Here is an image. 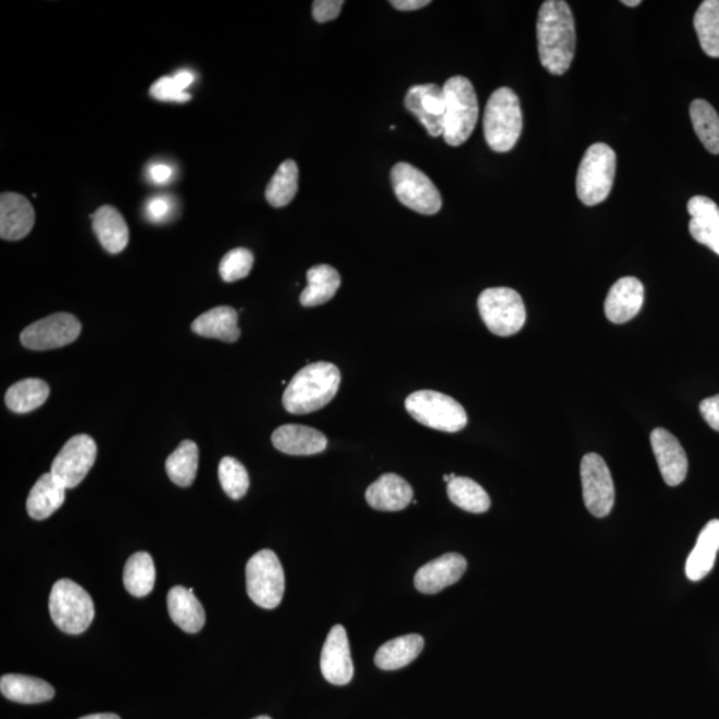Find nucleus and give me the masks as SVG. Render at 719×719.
<instances>
[{
    "label": "nucleus",
    "mask_w": 719,
    "mask_h": 719,
    "mask_svg": "<svg viewBox=\"0 0 719 719\" xmlns=\"http://www.w3.org/2000/svg\"><path fill=\"white\" fill-rule=\"evenodd\" d=\"M540 62L551 75H563L575 53V25L572 10L563 0H546L537 20Z\"/></svg>",
    "instance_id": "f257e3e1"
},
{
    "label": "nucleus",
    "mask_w": 719,
    "mask_h": 719,
    "mask_svg": "<svg viewBox=\"0 0 719 719\" xmlns=\"http://www.w3.org/2000/svg\"><path fill=\"white\" fill-rule=\"evenodd\" d=\"M342 383L338 368L320 361L297 372L284 391L283 406L293 414H308L328 406Z\"/></svg>",
    "instance_id": "f03ea898"
},
{
    "label": "nucleus",
    "mask_w": 719,
    "mask_h": 719,
    "mask_svg": "<svg viewBox=\"0 0 719 719\" xmlns=\"http://www.w3.org/2000/svg\"><path fill=\"white\" fill-rule=\"evenodd\" d=\"M445 97L444 140L451 147L463 145L479 121V100L471 80L450 77L443 87Z\"/></svg>",
    "instance_id": "7ed1b4c3"
},
{
    "label": "nucleus",
    "mask_w": 719,
    "mask_h": 719,
    "mask_svg": "<svg viewBox=\"0 0 719 719\" xmlns=\"http://www.w3.org/2000/svg\"><path fill=\"white\" fill-rule=\"evenodd\" d=\"M522 131L520 99L508 87L498 88L491 95L485 107L484 135L495 152H509L519 141Z\"/></svg>",
    "instance_id": "20e7f679"
},
{
    "label": "nucleus",
    "mask_w": 719,
    "mask_h": 719,
    "mask_svg": "<svg viewBox=\"0 0 719 719\" xmlns=\"http://www.w3.org/2000/svg\"><path fill=\"white\" fill-rule=\"evenodd\" d=\"M616 170L617 157L613 148L605 142H596L587 148L575 179V189L582 203L593 207L608 199L613 188Z\"/></svg>",
    "instance_id": "39448f33"
},
{
    "label": "nucleus",
    "mask_w": 719,
    "mask_h": 719,
    "mask_svg": "<svg viewBox=\"0 0 719 719\" xmlns=\"http://www.w3.org/2000/svg\"><path fill=\"white\" fill-rule=\"evenodd\" d=\"M406 409L418 423L436 431L456 433L468 424L461 404L436 391H418L409 395Z\"/></svg>",
    "instance_id": "423d86ee"
},
{
    "label": "nucleus",
    "mask_w": 719,
    "mask_h": 719,
    "mask_svg": "<svg viewBox=\"0 0 719 719\" xmlns=\"http://www.w3.org/2000/svg\"><path fill=\"white\" fill-rule=\"evenodd\" d=\"M50 613L53 623L67 634H80L91 625L95 616L94 603L76 582L64 579L52 586Z\"/></svg>",
    "instance_id": "0eeeda50"
},
{
    "label": "nucleus",
    "mask_w": 719,
    "mask_h": 719,
    "mask_svg": "<svg viewBox=\"0 0 719 719\" xmlns=\"http://www.w3.org/2000/svg\"><path fill=\"white\" fill-rule=\"evenodd\" d=\"M478 306L481 319L493 335L513 336L519 334L525 324L524 301L512 288L485 289L479 297Z\"/></svg>",
    "instance_id": "6e6552de"
},
{
    "label": "nucleus",
    "mask_w": 719,
    "mask_h": 719,
    "mask_svg": "<svg viewBox=\"0 0 719 719\" xmlns=\"http://www.w3.org/2000/svg\"><path fill=\"white\" fill-rule=\"evenodd\" d=\"M247 593L263 609H275L285 592L284 570L276 553L264 549L248 561L246 568Z\"/></svg>",
    "instance_id": "1a4fd4ad"
},
{
    "label": "nucleus",
    "mask_w": 719,
    "mask_h": 719,
    "mask_svg": "<svg viewBox=\"0 0 719 719\" xmlns=\"http://www.w3.org/2000/svg\"><path fill=\"white\" fill-rule=\"evenodd\" d=\"M396 198L409 210L421 215H435L442 210L443 199L437 187L423 171L409 163H397L391 172Z\"/></svg>",
    "instance_id": "9d476101"
},
{
    "label": "nucleus",
    "mask_w": 719,
    "mask_h": 719,
    "mask_svg": "<svg viewBox=\"0 0 719 719\" xmlns=\"http://www.w3.org/2000/svg\"><path fill=\"white\" fill-rule=\"evenodd\" d=\"M582 496L594 517L604 519L615 507L613 479L602 456L587 454L581 461Z\"/></svg>",
    "instance_id": "9b49d317"
},
{
    "label": "nucleus",
    "mask_w": 719,
    "mask_h": 719,
    "mask_svg": "<svg viewBox=\"0 0 719 719\" xmlns=\"http://www.w3.org/2000/svg\"><path fill=\"white\" fill-rule=\"evenodd\" d=\"M95 439L87 435L70 438L51 466V474L65 489H73L86 479L97 460Z\"/></svg>",
    "instance_id": "f8f14e48"
},
{
    "label": "nucleus",
    "mask_w": 719,
    "mask_h": 719,
    "mask_svg": "<svg viewBox=\"0 0 719 719\" xmlns=\"http://www.w3.org/2000/svg\"><path fill=\"white\" fill-rule=\"evenodd\" d=\"M82 324L74 314L53 313L51 317L28 325L22 332L23 347L32 350H50L69 346L79 337Z\"/></svg>",
    "instance_id": "ddd939ff"
},
{
    "label": "nucleus",
    "mask_w": 719,
    "mask_h": 719,
    "mask_svg": "<svg viewBox=\"0 0 719 719\" xmlns=\"http://www.w3.org/2000/svg\"><path fill=\"white\" fill-rule=\"evenodd\" d=\"M404 103L407 110L419 119L432 138L444 134L445 97L442 87L433 83L413 86L409 88Z\"/></svg>",
    "instance_id": "4468645a"
},
{
    "label": "nucleus",
    "mask_w": 719,
    "mask_h": 719,
    "mask_svg": "<svg viewBox=\"0 0 719 719\" xmlns=\"http://www.w3.org/2000/svg\"><path fill=\"white\" fill-rule=\"evenodd\" d=\"M320 668L324 679L332 685L344 686L354 679V662L350 657L346 629L335 625L331 629L323 646Z\"/></svg>",
    "instance_id": "2eb2a0df"
},
{
    "label": "nucleus",
    "mask_w": 719,
    "mask_h": 719,
    "mask_svg": "<svg viewBox=\"0 0 719 719\" xmlns=\"http://www.w3.org/2000/svg\"><path fill=\"white\" fill-rule=\"evenodd\" d=\"M468 568L466 558L457 553H448L425 563L414 575V586L421 593L436 594L460 581Z\"/></svg>",
    "instance_id": "dca6fc26"
},
{
    "label": "nucleus",
    "mask_w": 719,
    "mask_h": 719,
    "mask_svg": "<svg viewBox=\"0 0 719 719\" xmlns=\"http://www.w3.org/2000/svg\"><path fill=\"white\" fill-rule=\"evenodd\" d=\"M650 442L665 483L669 486L682 484L686 479L689 462L679 439L669 431L657 427L652 432Z\"/></svg>",
    "instance_id": "f3484780"
},
{
    "label": "nucleus",
    "mask_w": 719,
    "mask_h": 719,
    "mask_svg": "<svg viewBox=\"0 0 719 719\" xmlns=\"http://www.w3.org/2000/svg\"><path fill=\"white\" fill-rule=\"evenodd\" d=\"M645 289L639 278L628 276L617 281L605 300V314L609 322L625 324L637 317L643 308Z\"/></svg>",
    "instance_id": "a211bd4d"
},
{
    "label": "nucleus",
    "mask_w": 719,
    "mask_h": 719,
    "mask_svg": "<svg viewBox=\"0 0 719 719\" xmlns=\"http://www.w3.org/2000/svg\"><path fill=\"white\" fill-rule=\"evenodd\" d=\"M35 210L25 196L4 193L0 196V237L17 241L34 228Z\"/></svg>",
    "instance_id": "6ab92c4d"
},
{
    "label": "nucleus",
    "mask_w": 719,
    "mask_h": 719,
    "mask_svg": "<svg viewBox=\"0 0 719 719\" xmlns=\"http://www.w3.org/2000/svg\"><path fill=\"white\" fill-rule=\"evenodd\" d=\"M365 498L373 509L398 512L413 501V489L400 475L386 473L368 486Z\"/></svg>",
    "instance_id": "aec40b11"
},
{
    "label": "nucleus",
    "mask_w": 719,
    "mask_h": 719,
    "mask_svg": "<svg viewBox=\"0 0 719 719\" xmlns=\"http://www.w3.org/2000/svg\"><path fill=\"white\" fill-rule=\"evenodd\" d=\"M272 444L285 455L312 456L322 454L328 447V439L313 427L288 424L272 433Z\"/></svg>",
    "instance_id": "412c9836"
},
{
    "label": "nucleus",
    "mask_w": 719,
    "mask_h": 719,
    "mask_svg": "<svg viewBox=\"0 0 719 719\" xmlns=\"http://www.w3.org/2000/svg\"><path fill=\"white\" fill-rule=\"evenodd\" d=\"M689 231L695 241L719 255V207L707 196H694L687 203Z\"/></svg>",
    "instance_id": "4be33fe9"
},
{
    "label": "nucleus",
    "mask_w": 719,
    "mask_h": 719,
    "mask_svg": "<svg viewBox=\"0 0 719 719\" xmlns=\"http://www.w3.org/2000/svg\"><path fill=\"white\" fill-rule=\"evenodd\" d=\"M92 228L107 252L121 253L127 247L129 231L126 220L112 206L99 207L91 215Z\"/></svg>",
    "instance_id": "5701e85b"
},
{
    "label": "nucleus",
    "mask_w": 719,
    "mask_h": 719,
    "mask_svg": "<svg viewBox=\"0 0 719 719\" xmlns=\"http://www.w3.org/2000/svg\"><path fill=\"white\" fill-rule=\"evenodd\" d=\"M719 550V520L707 522L701 531L697 544L686 561V578L697 582L706 578L715 567Z\"/></svg>",
    "instance_id": "b1692460"
},
{
    "label": "nucleus",
    "mask_w": 719,
    "mask_h": 719,
    "mask_svg": "<svg viewBox=\"0 0 719 719\" xmlns=\"http://www.w3.org/2000/svg\"><path fill=\"white\" fill-rule=\"evenodd\" d=\"M168 605L171 620L184 632L198 633L203 629L206 623L203 605L186 587H172L169 593Z\"/></svg>",
    "instance_id": "393cba45"
},
{
    "label": "nucleus",
    "mask_w": 719,
    "mask_h": 719,
    "mask_svg": "<svg viewBox=\"0 0 719 719\" xmlns=\"http://www.w3.org/2000/svg\"><path fill=\"white\" fill-rule=\"evenodd\" d=\"M239 314L231 307H216L203 314L193 323V331L208 338H216L225 343L239 340L240 330L237 325Z\"/></svg>",
    "instance_id": "a878e982"
},
{
    "label": "nucleus",
    "mask_w": 719,
    "mask_h": 719,
    "mask_svg": "<svg viewBox=\"0 0 719 719\" xmlns=\"http://www.w3.org/2000/svg\"><path fill=\"white\" fill-rule=\"evenodd\" d=\"M64 486L53 478L51 473H46L35 483L27 497V512L34 520H46L62 507L65 500Z\"/></svg>",
    "instance_id": "bb28decb"
},
{
    "label": "nucleus",
    "mask_w": 719,
    "mask_h": 719,
    "mask_svg": "<svg viewBox=\"0 0 719 719\" xmlns=\"http://www.w3.org/2000/svg\"><path fill=\"white\" fill-rule=\"evenodd\" d=\"M0 692L5 698L26 705L44 704L55 695L49 682L22 674L3 675L0 680Z\"/></svg>",
    "instance_id": "cd10ccee"
},
{
    "label": "nucleus",
    "mask_w": 719,
    "mask_h": 719,
    "mask_svg": "<svg viewBox=\"0 0 719 719\" xmlns=\"http://www.w3.org/2000/svg\"><path fill=\"white\" fill-rule=\"evenodd\" d=\"M424 649V639L419 634L402 635L384 644L374 656V664L382 670L408 667Z\"/></svg>",
    "instance_id": "c85d7f7f"
},
{
    "label": "nucleus",
    "mask_w": 719,
    "mask_h": 719,
    "mask_svg": "<svg viewBox=\"0 0 719 719\" xmlns=\"http://www.w3.org/2000/svg\"><path fill=\"white\" fill-rule=\"evenodd\" d=\"M308 287L300 295L302 307H318L334 299L342 285V277L334 266L319 264L307 272Z\"/></svg>",
    "instance_id": "c756f323"
},
{
    "label": "nucleus",
    "mask_w": 719,
    "mask_h": 719,
    "mask_svg": "<svg viewBox=\"0 0 719 719\" xmlns=\"http://www.w3.org/2000/svg\"><path fill=\"white\" fill-rule=\"evenodd\" d=\"M50 396V386L40 379H25L8 391L4 400L10 411L29 413L44 406Z\"/></svg>",
    "instance_id": "7c9ffc66"
},
{
    "label": "nucleus",
    "mask_w": 719,
    "mask_h": 719,
    "mask_svg": "<svg viewBox=\"0 0 719 719\" xmlns=\"http://www.w3.org/2000/svg\"><path fill=\"white\" fill-rule=\"evenodd\" d=\"M157 581V570L151 555L138 551L128 558L124 568L123 582L134 597H146L153 591Z\"/></svg>",
    "instance_id": "2f4dec72"
},
{
    "label": "nucleus",
    "mask_w": 719,
    "mask_h": 719,
    "mask_svg": "<svg viewBox=\"0 0 719 719\" xmlns=\"http://www.w3.org/2000/svg\"><path fill=\"white\" fill-rule=\"evenodd\" d=\"M199 468V448L191 439L183 442L165 461V471L172 483L187 488L191 486Z\"/></svg>",
    "instance_id": "473e14b6"
},
{
    "label": "nucleus",
    "mask_w": 719,
    "mask_h": 719,
    "mask_svg": "<svg viewBox=\"0 0 719 719\" xmlns=\"http://www.w3.org/2000/svg\"><path fill=\"white\" fill-rule=\"evenodd\" d=\"M694 28L706 55L719 58V0H705L699 4Z\"/></svg>",
    "instance_id": "72a5a7b5"
},
{
    "label": "nucleus",
    "mask_w": 719,
    "mask_h": 719,
    "mask_svg": "<svg viewBox=\"0 0 719 719\" xmlns=\"http://www.w3.org/2000/svg\"><path fill=\"white\" fill-rule=\"evenodd\" d=\"M449 500L469 513H485L491 508V498L483 486L472 479L456 478L448 484Z\"/></svg>",
    "instance_id": "f704fd0d"
},
{
    "label": "nucleus",
    "mask_w": 719,
    "mask_h": 719,
    "mask_svg": "<svg viewBox=\"0 0 719 719\" xmlns=\"http://www.w3.org/2000/svg\"><path fill=\"white\" fill-rule=\"evenodd\" d=\"M297 189H299V169L294 160H285L266 186L265 199L272 207L283 208L295 199Z\"/></svg>",
    "instance_id": "c9c22d12"
},
{
    "label": "nucleus",
    "mask_w": 719,
    "mask_h": 719,
    "mask_svg": "<svg viewBox=\"0 0 719 719\" xmlns=\"http://www.w3.org/2000/svg\"><path fill=\"white\" fill-rule=\"evenodd\" d=\"M691 119L695 134L707 151L719 154V115L709 102L695 99L691 104Z\"/></svg>",
    "instance_id": "e433bc0d"
},
{
    "label": "nucleus",
    "mask_w": 719,
    "mask_h": 719,
    "mask_svg": "<svg viewBox=\"0 0 719 719\" xmlns=\"http://www.w3.org/2000/svg\"><path fill=\"white\" fill-rule=\"evenodd\" d=\"M219 480L225 495L232 500H240L249 488L247 469L234 457H224L219 463Z\"/></svg>",
    "instance_id": "4c0bfd02"
},
{
    "label": "nucleus",
    "mask_w": 719,
    "mask_h": 719,
    "mask_svg": "<svg viewBox=\"0 0 719 719\" xmlns=\"http://www.w3.org/2000/svg\"><path fill=\"white\" fill-rule=\"evenodd\" d=\"M252 266V252L247 248H235L220 261L219 273L225 283H235L247 277Z\"/></svg>",
    "instance_id": "58836bf2"
},
{
    "label": "nucleus",
    "mask_w": 719,
    "mask_h": 719,
    "mask_svg": "<svg viewBox=\"0 0 719 719\" xmlns=\"http://www.w3.org/2000/svg\"><path fill=\"white\" fill-rule=\"evenodd\" d=\"M151 97L160 102L186 103L191 95L183 91L174 79V76L160 77L150 88Z\"/></svg>",
    "instance_id": "ea45409f"
},
{
    "label": "nucleus",
    "mask_w": 719,
    "mask_h": 719,
    "mask_svg": "<svg viewBox=\"0 0 719 719\" xmlns=\"http://www.w3.org/2000/svg\"><path fill=\"white\" fill-rule=\"evenodd\" d=\"M343 5V0H317L312 4L313 20L319 23L335 21L340 15Z\"/></svg>",
    "instance_id": "a19ab883"
},
{
    "label": "nucleus",
    "mask_w": 719,
    "mask_h": 719,
    "mask_svg": "<svg viewBox=\"0 0 719 719\" xmlns=\"http://www.w3.org/2000/svg\"><path fill=\"white\" fill-rule=\"evenodd\" d=\"M146 216L152 223H163L172 212V200L168 196H154L146 203Z\"/></svg>",
    "instance_id": "79ce46f5"
},
{
    "label": "nucleus",
    "mask_w": 719,
    "mask_h": 719,
    "mask_svg": "<svg viewBox=\"0 0 719 719\" xmlns=\"http://www.w3.org/2000/svg\"><path fill=\"white\" fill-rule=\"evenodd\" d=\"M699 411L706 423L709 424L712 430L719 432V395L705 398V400L699 404Z\"/></svg>",
    "instance_id": "37998d69"
},
{
    "label": "nucleus",
    "mask_w": 719,
    "mask_h": 719,
    "mask_svg": "<svg viewBox=\"0 0 719 719\" xmlns=\"http://www.w3.org/2000/svg\"><path fill=\"white\" fill-rule=\"evenodd\" d=\"M147 175L152 183L162 186V184L169 183L172 179V176H174V170H172L169 164L154 163L148 169Z\"/></svg>",
    "instance_id": "c03bdc74"
},
{
    "label": "nucleus",
    "mask_w": 719,
    "mask_h": 719,
    "mask_svg": "<svg viewBox=\"0 0 719 719\" xmlns=\"http://www.w3.org/2000/svg\"><path fill=\"white\" fill-rule=\"evenodd\" d=\"M431 4L430 0H392L391 5L400 11H416Z\"/></svg>",
    "instance_id": "a18cd8bd"
},
{
    "label": "nucleus",
    "mask_w": 719,
    "mask_h": 719,
    "mask_svg": "<svg viewBox=\"0 0 719 719\" xmlns=\"http://www.w3.org/2000/svg\"><path fill=\"white\" fill-rule=\"evenodd\" d=\"M174 79L177 83V86H179L183 91H186L187 88L193 85L195 75L191 71L182 70L174 76Z\"/></svg>",
    "instance_id": "49530a36"
},
{
    "label": "nucleus",
    "mask_w": 719,
    "mask_h": 719,
    "mask_svg": "<svg viewBox=\"0 0 719 719\" xmlns=\"http://www.w3.org/2000/svg\"><path fill=\"white\" fill-rule=\"evenodd\" d=\"M79 719H121V717L112 715V712H98V715H90Z\"/></svg>",
    "instance_id": "de8ad7c7"
},
{
    "label": "nucleus",
    "mask_w": 719,
    "mask_h": 719,
    "mask_svg": "<svg viewBox=\"0 0 719 719\" xmlns=\"http://www.w3.org/2000/svg\"><path fill=\"white\" fill-rule=\"evenodd\" d=\"M622 4L629 5V8H637L641 4V0H623Z\"/></svg>",
    "instance_id": "09e8293b"
},
{
    "label": "nucleus",
    "mask_w": 719,
    "mask_h": 719,
    "mask_svg": "<svg viewBox=\"0 0 719 719\" xmlns=\"http://www.w3.org/2000/svg\"><path fill=\"white\" fill-rule=\"evenodd\" d=\"M456 478H457V475H456L455 473H451V474H445V475H444V481H445V483L449 484L450 481L454 480V479H456Z\"/></svg>",
    "instance_id": "8fccbe9b"
},
{
    "label": "nucleus",
    "mask_w": 719,
    "mask_h": 719,
    "mask_svg": "<svg viewBox=\"0 0 719 719\" xmlns=\"http://www.w3.org/2000/svg\"><path fill=\"white\" fill-rule=\"evenodd\" d=\"M253 719H272V718H271V717H266V716H260V717H257V718H253Z\"/></svg>",
    "instance_id": "3c124183"
}]
</instances>
